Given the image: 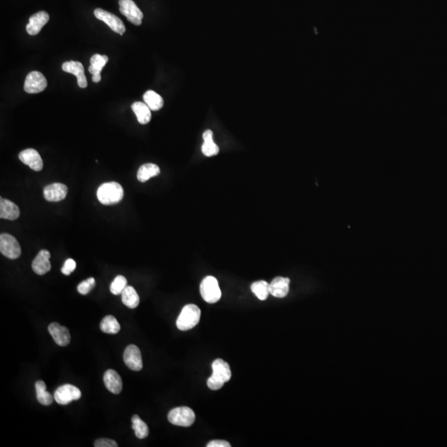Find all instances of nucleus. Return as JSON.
Instances as JSON below:
<instances>
[{
    "instance_id": "3",
    "label": "nucleus",
    "mask_w": 447,
    "mask_h": 447,
    "mask_svg": "<svg viewBox=\"0 0 447 447\" xmlns=\"http://www.w3.org/2000/svg\"><path fill=\"white\" fill-rule=\"evenodd\" d=\"M202 312L198 306L189 304L183 308L178 320L176 326L182 332H188L199 324Z\"/></svg>"
},
{
    "instance_id": "19",
    "label": "nucleus",
    "mask_w": 447,
    "mask_h": 447,
    "mask_svg": "<svg viewBox=\"0 0 447 447\" xmlns=\"http://www.w3.org/2000/svg\"><path fill=\"white\" fill-rule=\"evenodd\" d=\"M20 216V210L17 204L8 200L0 199V218L8 220H16Z\"/></svg>"
},
{
    "instance_id": "15",
    "label": "nucleus",
    "mask_w": 447,
    "mask_h": 447,
    "mask_svg": "<svg viewBox=\"0 0 447 447\" xmlns=\"http://www.w3.org/2000/svg\"><path fill=\"white\" fill-rule=\"evenodd\" d=\"M50 258V254L49 251L45 250H41L32 262V268L34 272L39 276H44L50 272L52 270Z\"/></svg>"
},
{
    "instance_id": "18",
    "label": "nucleus",
    "mask_w": 447,
    "mask_h": 447,
    "mask_svg": "<svg viewBox=\"0 0 447 447\" xmlns=\"http://www.w3.org/2000/svg\"><path fill=\"white\" fill-rule=\"evenodd\" d=\"M104 381L107 390L114 394H120L123 390V381L118 372L113 370L106 371Z\"/></svg>"
},
{
    "instance_id": "21",
    "label": "nucleus",
    "mask_w": 447,
    "mask_h": 447,
    "mask_svg": "<svg viewBox=\"0 0 447 447\" xmlns=\"http://www.w3.org/2000/svg\"><path fill=\"white\" fill-rule=\"evenodd\" d=\"M132 110L137 116L138 121L140 124H148L152 120L151 108L147 104L142 102H135L132 104Z\"/></svg>"
},
{
    "instance_id": "24",
    "label": "nucleus",
    "mask_w": 447,
    "mask_h": 447,
    "mask_svg": "<svg viewBox=\"0 0 447 447\" xmlns=\"http://www.w3.org/2000/svg\"><path fill=\"white\" fill-rule=\"evenodd\" d=\"M121 295H122V302L127 308L135 309L140 305V296L132 286H128Z\"/></svg>"
},
{
    "instance_id": "28",
    "label": "nucleus",
    "mask_w": 447,
    "mask_h": 447,
    "mask_svg": "<svg viewBox=\"0 0 447 447\" xmlns=\"http://www.w3.org/2000/svg\"><path fill=\"white\" fill-rule=\"evenodd\" d=\"M108 58L107 56L100 55L96 54L92 56L90 59V66L89 68V72L93 76H99L101 74L104 68L108 63Z\"/></svg>"
},
{
    "instance_id": "11",
    "label": "nucleus",
    "mask_w": 447,
    "mask_h": 447,
    "mask_svg": "<svg viewBox=\"0 0 447 447\" xmlns=\"http://www.w3.org/2000/svg\"><path fill=\"white\" fill-rule=\"evenodd\" d=\"M124 360L128 368L132 371H141L144 368L142 354L140 348L134 344H130L125 350Z\"/></svg>"
},
{
    "instance_id": "23",
    "label": "nucleus",
    "mask_w": 447,
    "mask_h": 447,
    "mask_svg": "<svg viewBox=\"0 0 447 447\" xmlns=\"http://www.w3.org/2000/svg\"><path fill=\"white\" fill-rule=\"evenodd\" d=\"M161 170L156 164H144L138 170V180H140V182H146L152 178L158 176Z\"/></svg>"
},
{
    "instance_id": "33",
    "label": "nucleus",
    "mask_w": 447,
    "mask_h": 447,
    "mask_svg": "<svg viewBox=\"0 0 447 447\" xmlns=\"http://www.w3.org/2000/svg\"><path fill=\"white\" fill-rule=\"evenodd\" d=\"M76 262L74 260L69 258L66 261L65 265L62 270V272L66 276H70V274L76 270Z\"/></svg>"
},
{
    "instance_id": "20",
    "label": "nucleus",
    "mask_w": 447,
    "mask_h": 447,
    "mask_svg": "<svg viewBox=\"0 0 447 447\" xmlns=\"http://www.w3.org/2000/svg\"><path fill=\"white\" fill-rule=\"evenodd\" d=\"M290 279L278 276L270 284V294L276 298H284L289 294Z\"/></svg>"
},
{
    "instance_id": "10",
    "label": "nucleus",
    "mask_w": 447,
    "mask_h": 447,
    "mask_svg": "<svg viewBox=\"0 0 447 447\" xmlns=\"http://www.w3.org/2000/svg\"><path fill=\"white\" fill-rule=\"evenodd\" d=\"M48 87V80L44 74L38 72H32L28 74L25 80L24 90L28 94H38Z\"/></svg>"
},
{
    "instance_id": "7",
    "label": "nucleus",
    "mask_w": 447,
    "mask_h": 447,
    "mask_svg": "<svg viewBox=\"0 0 447 447\" xmlns=\"http://www.w3.org/2000/svg\"><path fill=\"white\" fill-rule=\"evenodd\" d=\"M82 396V392L78 388L72 384H65L58 388L54 394V398L60 405H68L72 402L78 401Z\"/></svg>"
},
{
    "instance_id": "2",
    "label": "nucleus",
    "mask_w": 447,
    "mask_h": 447,
    "mask_svg": "<svg viewBox=\"0 0 447 447\" xmlns=\"http://www.w3.org/2000/svg\"><path fill=\"white\" fill-rule=\"evenodd\" d=\"M124 196L123 188L117 182L104 183L97 192V198L101 204L104 206L116 204L123 200Z\"/></svg>"
},
{
    "instance_id": "5",
    "label": "nucleus",
    "mask_w": 447,
    "mask_h": 447,
    "mask_svg": "<svg viewBox=\"0 0 447 447\" xmlns=\"http://www.w3.org/2000/svg\"><path fill=\"white\" fill-rule=\"evenodd\" d=\"M168 421L172 425L189 428L195 422L196 414L192 409L188 406L176 408L169 412Z\"/></svg>"
},
{
    "instance_id": "25",
    "label": "nucleus",
    "mask_w": 447,
    "mask_h": 447,
    "mask_svg": "<svg viewBox=\"0 0 447 447\" xmlns=\"http://www.w3.org/2000/svg\"><path fill=\"white\" fill-rule=\"evenodd\" d=\"M36 398L39 402L44 406H50L54 401V397L46 391V385L44 381L36 382Z\"/></svg>"
},
{
    "instance_id": "6",
    "label": "nucleus",
    "mask_w": 447,
    "mask_h": 447,
    "mask_svg": "<svg viewBox=\"0 0 447 447\" xmlns=\"http://www.w3.org/2000/svg\"><path fill=\"white\" fill-rule=\"evenodd\" d=\"M0 252L10 260H17L21 256L22 248L14 236L8 234L0 236Z\"/></svg>"
},
{
    "instance_id": "27",
    "label": "nucleus",
    "mask_w": 447,
    "mask_h": 447,
    "mask_svg": "<svg viewBox=\"0 0 447 447\" xmlns=\"http://www.w3.org/2000/svg\"><path fill=\"white\" fill-rule=\"evenodd\" d=\"M120 324L113 316H107L101 322L100 330L106 334H118L120 332Z\"/></svg>"
},
{
    "instance_id": "26",
    "label": "nucleus",
    "mask_w": 447,
    "mask_h": 447,
    "mask_svg": "<svg viewBox=\"0 0 447 447\" xmlns=\"http://www.w3.org/2000/svg\"><path fill=\"white\" fill-rule=\"evenodd\" d=\"M145 103L152 111H158L164 106V100L160 94L154 90H148L144 96Z\"/></svg>"
},
{
    "instance_id": "13",
    "label": "nucleus",
    "mask_w": 447,
    "mask_h": 447,
    "mask_svg": "<svg viewBox=\"0 0 447 447\" xmlns=\"http://www.w3.org/2000/svg\"><path fill=\"white\" fill-rule=\"evenodd\" d=\"M63 72H65L70 73V74H74L77 77V83L82 89L86 88L88 86L86 77L84 74V66L82 65V63L79 62H66L63 63L62 65Z\"/></svg>"
},
{
    "instance_id": "31",
    "label": "nucleus",
    "mask_w": 447,
    "mask_h": 447,
    "mask_svg": "<svg viewBox=\"0 0 447 447\" xmlns=\"http://www.w3.org/2000/svg\"><path fill=\"white\" fill-rule=\"evenodd\" d=\"M128 281L124 276H116L111 284L110 292L114 295H120L127 288Z\"/></svg>"
},
{
    "instance_id": "12",
    "label": "nucleus",
    "mask_w": 447,
    "mask_h": 447,
    "mask_svg": "<svg viewBox=\"0 0 447 447\" xmlns=\"http://www.w3.org/2000/svg\"><path fill=\"white\" fill-rule=\"evenodd\" d=\"M20 161L28 166L35 172H41L44 169V161L38 152L35 149L28 148L21 152L20 154Z\"/></svg>"
},
{
    "instance_id": "32",
    "label": "nucleus",
    "mask_w": 447,
    "mask_h": 447,
    "mask_svg": "<svg viewBox=\"0 0 447 447\" xmlns=\"http://www.w3.org/2000/svg\"><path fill=\"white\" fill-rule=\"evenodd\" d=\"M96 284V282L94 278H90L87 279L86 281L82 282L77 288V290L82 295H87L92 292V289L94 288Z\"/></svg>"
},
{
    "instance_id": "34",
    "label": "nucleus",
    "mask_w": 447,
    "mask_h": 447,
    "mask_svg": "<svg viewBox=\"0 0 447 447\" xmlns=\"http://www.w3.org/2000/svg\"><path fill=\"white\" fill-rule=\"evenodd\" d=\"M96 447H118V444L110 439H99L94 442Z\"/></svg>"
},
{
    "instance_id": "1",
    "label": "nucleus",
    "mask_w": 447,
    "mask_h": 447,
    "mask_svg": "<svg viewBox=\"0 0 447 447\" xmlns=\"http://www.w3.org/2000/svg\"><path fill=\"white\" fill-rule=\"evenodd\" d=\"M212 368L213 374L207 381V385L210 390L217 391L222 388L224 384L231 380L232 374L230 364L222 358H218L214 361Z\"/></svg>"
},
{
    "instance_id": "29",
    "label": "nucleus",
    "mask_w": 447,
    "mask_h": 447,
    "mask_svg": "<svg viewBox=\"0 0 447 447\" xmlns=\"http://www.w3.org/2000/svg\"><path fill=\"white\" fill-rule=\"evenodd\" d=\"M132 429L134 430L135 435L138 439H145L149 435V428L147 424L140 418V416L134 415L132 418Z\"/></svg>"
},
{
    "instance_id": "14",
    "label": "nucleus",
    "mask_w": 447,
    "mask_h": 447,
    "mask_svg": "<svg viewBox=\"0 0 447 447\" xmlns=\"http://www.w3.org/2000/svg\"><path fill=\"white\" fill-rule=\"evenodd\" d=\"M49 333L52 336L54 342L59 346H68L70 343V334L66 327L62 326L58 323H52L48 327Z\"/></svg>"
},
{
    "instance_id": "16",
    "label": "nucleus",
    "mask_w": 447,
    "mask_h": 447,
    "mask_svg": "<svg viewBox=\"0 0 447 447\" xmlns=\"http://www.w3.org/2000/svg\"><path fill=\"white\" fill-rule=\"evenodd\" d=\"M68 188L62 183H54L44 189V198L50 202H59L65 200L68 196Z\"/></svg>"
},
{
    "instance_id": "30",
    "label": "nucleus",
    "mask_w": 447,
    "mask_h": 447,
    "mask_svg": "<svg viewBox=\"0 0 447 447\" xmlns=\"http://www.w3.org/2000/svg\"><path fill=\"white\" fill-rule=\"evenodd\" d=\"M251 290L260 300H267L270 295V284L267 282L258 281L252 284Z\"/></svg>"
},
{
    "instance_id": "4",
    "label": "nucleus",
    "mask_w": 447,
    "mask_h": 447,
    "mask_svg": "<svg viewBox=\"0 0 447 447\" xmlns=\"http://www.w3.org/2000/svg\"><path fill=\"white\" fill-rule=\"evenodd\" d=\"M200 294L207 303L214 304L218 302L222 296L218 280L214 276H206L200 284Z\"/></svg>"
},
{
    "instance_id": "17",
    "label": "nucleus",
    "mask_w": 447,
    "mask_h": 447,
    "mask_svg": "<svg viewBox=\"0 0 447 447\" xmlns=\"http://www.w3.org/2000/svg\"><path fill=\"white\" fill-rule=\"evenodd\" d=\"M50 16L46 12H39L36 14L32 15L29 24L26 26V32L31 36H36L44 28V26L49 22Z\"/></svg>"
},
{
    "instance_id": "9",
    "label": "nucleus",
    "mask_w": 447,
    "mask_h": 447,
    "mask_svg": "<svg viewBox=\"0 0 447 447\" xmlns=\"http://www.w3.org/2000/svg\"><path fill=\"white\" fill-rule=\"evenodd\" d=\"M94 16L97 20H100L110 28L116 34L123 36L126 32L124 24L123 21L114 14L107 12L106 10L97 8L94 10Z\"/></svg>"
},
{
    "instance_id": "22",
    "label": "nucleus",
    "mask_w": 447,
    "mask_h": 447,
    "mask_svg": "<svg viewBox=\"0 0 447 447\" xmlns=\"http://www.w3.org/2000/svg\"><path fill=\"white\" fill-rule=\"evenodd\" d=\"M213 136H214V134L212 130H206L203 134L204 144L202 146V152L204 156H208V158L216 156L217 154H219L220 152V148L214 142Z\"/></svg>"
},
{
    "instance_id": "8",
    "label": "nucleus",
    "mask_w": 447,
    "mask_h": 447,
    "mask_svg": "<svg viewBox=\"0 0 447 447\" xmlns=\"http://www.w3.org/2000/svg\"><path fill=\"white\" fill-rule=\"evenodd\" d=\"M120 10L131 24L136 26L142 24L144 14L132 0H120Z\"/></svg>"
},
{
    "instance_id": "35",
    "label": "nucleus",
    "mask_w": 447,
    "mask_h": 447,
    "mask_svg": "<svg viewBox=\"0 0 447 447\" xmlns=\"http://www.w3.org/2000/svg\"><path fill=\"white\" fill-rule=\"evenodd\" d=\"M231 445L226 440H213L207 445V447H230Z\"/></svg>"
}]
</instances>
